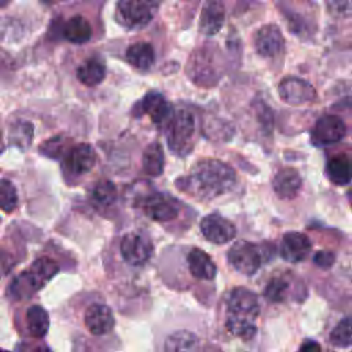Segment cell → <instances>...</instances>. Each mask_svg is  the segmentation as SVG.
<instances>
[{
	"label": "cell",
	"instance_id": "cell-23",
	"mask_svg": "<svg viewBox=\"0 0 352 352\" xmlns=\"http://www.w3.org/2000/svg\"><path fill=\"white\" fill-rule=\"evenodd\" d=\"M142 164H143L144 173L150 176H160L164 172V165H165L162 146L157 142L150 143L143 151Z\"/></svg>",
	"mask_w": 352,
	"mask_h": 352
},
{
	"label": "cell",
	"instance_id": "cell-22",
	"mask_svg": "<svg viewBox=\"0 0 352 352\" xmlns=\"http://www.w3.org/2000/svg\"><path fill=\"white\" fill-rule=\"evenodd\" d=\"M63 36L70 43L84 44V43L89 41V38L92 36V28H91L89 22L84 16L76 15V16H72L65 23V26H63Z\"/></svg>",
	"mask_w": 352,
	"mask_h": 352
},
{
	"label": "cell",
	"instance_id": "cell-27",
	"mask_svg": "<svg viewBox=\"0 0 352 352\" xmlns=\"http://www.w3.org/2000/svg\"><path fill=\"white\" fill-rule=\"evenodd\" d=\"M92 201L100 206L111 205L117 198L116 184L110 180H99L92 188Z\"/></svg>",
	"mask_w": 352,
	"mask_h": 352
},
{
	"label": "cell",
	"instance_id": "cell-31",
	"mask_svg": "<svg viewBox=\"0 0 352 352\" xmlns=\"http://www.w3.org/2000/svg\"><path fill=\"white\" fill-rule=\"evenodd\" d=\"M334 254L331 252H326V250H320L314 256V261L316 265L322 267V268H329L331 267V264L334 263Z\"/></svg>",
	"mask_w": 352,
	"mask_h": 352
},
{
	"label": "cell",
	"instance_id": "cell-2",
	"mask_svg": "<svg viewBox=\"0 0 352 352\" xmlns=\"http://www.w3.org/2000/svg\"><path fill=\"white\" fill-rule=\"evenodd\" d=\"M260 314L257 296L245 287H235L227 300L226 327L227 330L245 341L256 336V319Z\"/></svg>",
	"mask_w": 352,
	"mask_h": 352
},
{
	"label": "cell",
	"instance_id": "cell-19",
	"mask_svg": "<svg viewBox=\"0 0 352 352\" xmlns=\"http://www.w3.org/2000/svg\"><path fill=\"white\" fill-rule=\"evenodd\" d=\"M187 263H188V270L191 275L201 280L213 279L217 272V268L213 260L210 258V256H208L205 250L198 248H194L190 250V253L187 254Z\"/></svg>",
	"mask_w": 352,
	"mask_h": 352
},
{
	"label": "cell",
	"instance_id": "cell-4",
	"mask_svg": "<svg viewBox=\"0 0 352 352\" xmlns=\"http://www.w3.org/2000/svg\"><path fill=\"white\" fill-rule=\"evenodd\" d=\"M59 271L58 264L50 257L37 258L28 271L22 272L11 285L15 298H23L44 287Z\"/></svg>",
	"mask_w": 352,
	"mask_h": 352
},
{
	"label": "cell",
	"instance_id": "cell-25",
	"mask_svg": "<svg viewBox=\"0 0 352 352\" xmlns=\"http://www.w3.org/2000/svg\"><path fill=\"white\" fill-rule=\"evenodd\" d=\"M327 177L337 186H346L351 182V162L346 155L331 158L326 166Z\"/></svg>",
	"mask_w": 352,
	"mask_h": 352
},
{
	"label": "cell",
	"instance_id": "cell-1",
	"mask_svg": "<svg viewBox=\"0 0 352 352\" xmlns=\"http://www.w3.org/2000/svg\"><path fill=\"white\" fill-rule=\"evenodd\" d=\"M235 170L223 161L206 158L197 162L188 175L177 180L179 188L197 199H213L232 190Z\"/></svg>",
	"mask_w": 352,
	"mask_h": 352
},
{
	"label": "cell",
	"instance_id": "cell-20",
	"mask_svg": "<svg viewBox=\"0 0 352 352\" xmlns=\"http://www.w3.org/2000/svg\"><path fill=\"white\" fill-rule=\"evenodd\" d=\"M106 66L99 58H89L77 67V78L87 87H95L104 80Z\"/></svg>",
	"mask_w": 352,
	"mask_h": 352
},
{
	"label": "cell",
	"instance_id": "cell-6",
	"mask_svg": "<svg viewBox=\"0 0 352 352\" xmlns=\"http://www.w3.org/2000/svg\"><path fill=\"white\" fill-rule=\"evenodd\" d=\"M230 264L243 275H253L263 263V254L257 245L248 241L235 242L228 250Z\"/></svg>",
	"mask_w": 352,
	"mask_h": 352
},
{
	"label": "cell",
	"instance_id": "cell-3",
	"mask_svg": "<svg viewBox=\"0 0 352 352\" xmlns=\"http://www.w3.org/2000/svg\"><path fill=\"white\" fill-rule=\"evenodd\" d=\"M166 124V143L177 155L188 154L194 147L195 118L190 110L180 109L172 113Z\"/></svg>",
	"mask_w": 352,
	"mask_h": 352
},
{
	"label": "cell",
	"instance_id": "cell-5",
	"mask_svg": "<svg viewBox=\"0 0 352 352\" xmlns=\"http://www.w3.org/2000/svg\"><path fill=\"white\" fill-rule=\"evenodd\" d=\"M161 0H118L116 19L126 29H140L151 22Z\"/></svg>",
	"mask_w": 352,
	"mask_h": 352
},
{
	"label": "cell",
	"instance_id": "cell-9",
	"mask_svg": "<svg viewBox=\"0 0 352 352\" xmlns=\"http://www.w3.org/2000/svg\"><path fill=\"white\" fill-rule=\"evenodd\" d=\"M201 232L212 243L223 245L232 241L236 235L235 226L219 213H212L201 220Z\"/></svg>",
	"mask_w": 352,
	"mask_h": 352
},
{
	"label": "cell",
	"instance_id": "cell-12",
	"mask_svg": "<svg viewBox=\"0 0 352 352\" xmlns=\"http://www.w3.org/2000/svg\"><path fill=\"white\" fill-rule=\"evenodd\" d=\"M283 45L285 40L276 25H264L256 32L254 47L261 56L272 58L283 50Z\"/></svg>",
	"mask_w": 352,
	"mask_h": 352
},
{
	"label": "cell",
	"instance_id": "cell-26",
	"mask_svg": "<svg viewBox=\"0 0 352 352\" xmlns=\"http://www.w3.org/2000/svg\"><path fill=\"white\" fill-rule=\"evenodd\" d=\"M198 337L187 330H179L172 333L165 341L166 351H194L198 348Z\"/></svg>",
	"mask_w": 352,
	"mask_h": 352
},
{
	"label": "cell",
	"instance_id": "cell-11",
	"mask_svg": "<svg viewBox=\"0 0 352 352\" xmlns=\"http://www.w3.org/2000/svg\"><path fill=\"white\" fill-rule=\"evenodd\" d=\"M144 213L155 221H169L179 214L177 202L165 192H153L143 199Z\"/></svg>",
	"mask_w": 352,
	"mask_h": 352
},
{
	"label": "cell",
	"instance_id": "cell-33",
	"mask_svg": "<svg viewBox=\"0 0 352 352\" xmlns=\"http://www.w3.org/2000/svg\"><path fill=\"white\" fill-rule=\"evenodd\" d=\"M8 3H10V0H0V8L4 7V6H7Z\"/></svg>",
	"mask_w": 352,
	"mask_h": 352
},
{
	"label": "cell",
	"instance_id": "cell-21",
	"mask_svg": "<svg viewBox=\"0 0 352 352\" xmlns=\"http://www.w3.org/2000/svg\"><path fill=\"white\" fill-rule=\"evenodd\" d=\"M125 56H126V60L139 70H148L155 60L153 45L144 41L129 45Z\"/></svg>",
	"mask_w": 352,
	"mask_h": 352
},
{
	"label": "cell",
	"instance_id": "cell-28",
	"mask_svg": "<svg viewBox=\"0 0 352 352\" xmlns=\"http://www.w3.org/2000/svg\"><path fill=\"white\" fill-rule=\"evenodd\" d=\"M18 204V192L15 186L8 179H0V209L12 212Z\"/></svg>",
	"mask_w": 352,
	"mask_h": 352
},
{
	"label": "cell",
	"instance_id": "cell-16",
	"mask_svg": "<svg viewBox=\"0 0 352 352\" xmlns=\"http://www.w3.org/2000/svg\"><path fill=\"white\" fill-rule=\"evenodd\" d=\"M224 6L221 0H206L201 16H199V30L206 36L216 34L224 23Z\"/></svg>",
	"mask_w": 352,
	"mask_h": 352
},
{
	"label": "cell",
	"instance_id": "cell-17",
	"mask_svg": "<svg viewBox=\"0 0 352 352\" xmlns=\"http://www.w3.org/2000/svg\"><path fill=\"white\" fill-rule=\"evenodd\" d=\"M142 111L147 114L153 122L162 124L172 116V104L165 99L161 92L150 91L142 99Z\"/></svg>",
	"mask_w": 352,
	"mask_h": 352
},
{
	"label": "cell",
	"instance_id": "cell-14",
	"mask_svg": "<svg viewBox=\"0 0 352 352\" xmlns=\"http://www.w3.org/2000/svg\"><path fill=\"white\" fill-rule=\"evenodd\" d=\"M311 246V241L305 234L292 231L285 234L280 241V256L289 263H298L308 256Z\"/></svg>",
	"mask_w": 352,
	"mask_h": 352
},
{
	"label": "cell",
	"instance_id": "cell-7",
	"mask_svg": "<svg viewBox=\"0 0 352 352\" xmlns=\"http://www.w3.org/2000/svg\"><path fill=\"white\" fill-rule=\"evenodd\" d=\"M122 258L131 265H143L148 261L153 253L151 241L142 232H128L122 236L120 243Z\"/></svg>",
	"mask_w": 352,
	"mask_h": 352
},
{
	"label": "cell",
	"instance_id": "cell-34",
	"mask_svg": "<svg viewBox=\"0 0 352 352\" xmlns=\"http://www.w3.org/2000/svg\"><path fill=\"white\" fill-rule=\"evenodd\" d=\"M40 1H43V3H51L52 0H40Z\"/></svg>",
	"mask_w": 352,
	"mask_h": 352
},
{
	"label": "cell",
	"instance_id": "cell-18",
	"mask_svg": "<svg viewBox=\"0 0 352 352\" xmlns=\"http://www.w3.org/2000/svg\"><path fill=\"white\" fill-rule=\"evenodd\" d=\"M301 176L294 168H283L276 172L272 180L275 194L282 199H293L301 188Z\"/></svg>",
	"mask_w": 352,
	"mask_h": 352
},
{
	"label": "cell",
	"instance_id": "cell-13",
	"mask_svg": "<svg viewBox=\"0 0 352 352\" xmlns=\"http://www.w3.org/2000/svg\"><path fill=\"white\" fill-rule=\"evenodd\" d=\"M87 329L95 336H103L113 330L114 316L111 309L104 304H91L84 315Z\"/></svg>",
	"mask_w": 352,
	"mask_h": 352
},
{
	"label": "cell",
	"instance_id": "cell-10",
	"mask_svg": "<svg viewBox=\"0 0 352 352\" xmlns=\"http://www.w3.org/2000/svg\"><path fill=\"white\" fill-rule=\"evenodd\" d=\"M279 96L283 102L292 106H300L315 99L316 92L314 87L298 77H286L279 82Z\"/></svg>",
	"mask_w": 352,
	"mask_h": 352
},
{
	"label": "cell",
	"instance_id": "cell-24",
	"mask_svg": "<svg viewBox=\"0 0 352 352\" xmlns=\"http://www.w3.org/2000/svg\"><path fill=\"white\" fill-rule=\"evenodd\" d=\"M26 326L33 337H44L50 329L48 312L41 305H32L26 312Z\"/></svg>",
	"mask_w": 352,
	"mask_h": 352
},
{
	"label": "cell",
	"instance_id": "cell-15",
	"mask_svg": "<svg viewBox=\"0 0 352 352\" xmlns=\"http://www.w3.org/2000/svg\"><path fill=\"white\" fill-rule=\"evenodd\" d=\"M96 162V153L88 143H80L72 147L66 155V165L74 175L89 172Z\"/></svg>",
	"mask_w": 352,
	"mask_h": 352
},
{
	"label": "cell",
	"instance_id": "cell-8",
	"mask_svg": "<svg viewBox=\"0 0 352 352\" xmlns=\"http://www.w3.org/2000/svg\"><path fill=\"white\" fill-rule=\"evenodd\" d=\"M346 133L345 122L333 114L320 117L312 128L311 140L315 146H330L340 142Z\"/></svg>",
	"mask_w": 352,
	"mask_h": 352
},
{
	"label": "cell",
	"instance_id": "cell-35",
	"mask_svg": "<svg viewBox=\"0 0 352 352\" xmlns=\"http://www.w3.org/2000/svg\"><path fill=\"white\" fill-rule=\"evenodd\" d=\"M0 138H1V131H0Z\"/></svg>",
	"mask_w": 352,
	"mask_h": 352
},
{
	"label": "cell",
	"instance_id": "cell-30",
	"mask_svg": "<svg viewBox=\"0 0 352 352\" xmlns=\"http://www.w3.org/2000/svg\"><path fill=\"white\" fill-rule=\"evenodd\" d=\"M286 289H287V283L282 278H274L268 282L264 294H265L267 300H270L272 302H278L285 298Z\"/></svg>",
	"mask_w": 352,
	"mask_h": 352
},
{
	"label": "cell",
	"instance_id": "cell-29",
	"mask_svg": "<svg viewBox=\"0 0 352 352\" xmlns=\"http://www.w3.org/2000/svg\"><path fill=\"white\" fill-rule=\"evenodd\" d=\"M330 342L337 348H348L351 345V318H344L330 333Z\"/></svg>",
	"mask_w": 352,
	"mask_h": 352
},
{
	"label": "cell",
	"instance_id": "cell-32",
	"mask_svg": "<svg viewBox=\"0 0 352 352\" xmlns=\"http://www.w3.org/2000/svg\"><path fill=\"white\" fill-rule=\"evenodd\" d=\"M300 349H301V351H305V349H308V351H311V349L318 351V349H320V345L316 344L315 341H305V342L300 346Z\"/></svg>",
	"mask_w": 352,
	"mask_h": 352
}]
</instances>
